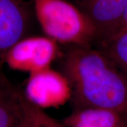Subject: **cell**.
<instances>
[{
    "label": "cell",
    "instance_id": "1",
    "mask_svg": "<svg viewBox=\"0 0 127 127\" xmlns=\"http://www.w3.org/2000/svg\"><path fill=\"white\" fill-rule=\"evenodd\" d=\"M60 68L71 89L73 110L97 108L127 114V76L100 48L69 46Z\"/></svg>",
    "mask_w": 127,
    "mask_h": 127
},
{
    "label": "cell",
    "instance_id": "2",
    "mask_svg": "<svg viewBox=\"0 0 127 127\" xmlns=\"http://www.w3.org/2000/svg\"><path fill=\"white\" fill-rule=\"evenodd\" d=\"M37 19L52 40L68 46H94L97 32L81 9L65 0H33Z\"/></svg>",
    "mask_w": 127,
    "mask_h": 127
},
{
    "label": "cell",
    "instance_id": "3",
    "mask_svg": "<svg viewBox=\"0 0 127 127\" xmlns=\"http://www.w3.org/2000/svg\"><path fill=\"white\" fill-rule=\"evenodd\" d=\"M55 41L50 38L26 37L2 57L11 68L37 72L45 69L55 55Z\"/></svg>",
    "mask_w": 127,
    "mask_h": 127
},
{
    "label": "cell",
    "instance_id": "4",
    "mask_svg": "<svg viewBox=\"0 0 127 127\" xmlns=\"http://www.w3.org/2000/svg\"><path fill=\"white\" fill-rule=\"evenodd\" d=\"M31 21L25 0H0V59L26 38Z\"/></svg>",
    "mask_w": 127,
    "mask_h": 127
},
{
    "label": "cell",
    "instance_id": "5",
    "mask_svg": "<svg viewBox=\"0 0 127 127\" xmlns=\"http://www.w3.org/2000/svg\"><path fill=\"white\" fill-rule=\"evenodd\" d=\"M80 4V9L96 28L98 37L96 45L108 40L122 31L127 0H81Z\"/></svg>",
    "mask_w": 127,
    "mask_h": 127
},
{
    "label": "cell",
    "instance_id": "6",
    "mask_svg": "<svg viewBox=\"0 0 127 127\" xmlns=\"http://www.w3.org/2000/svg\"><path fill=\"white\" fill-rule=\"evenodd\" d=\"M62 124L65 127H127V114L105 109H75Z\"/></svg>",
    "mask_w": 127,
    "mask_h": 127
},
{
    "label": "cell",
    "instance_id": "7",
    "mask_svg": "<svg viewBox=\"0 0 127 127\" xmlns=\"http://www.w3.org/2000/svg\"><path fill=\"white\" fill-rule=\"evenodd\" d=\"M3 63L0 59V127H16L21 91L7 78L3 70Z\"/></svg>",
    "mask_w": 127,
    "mask_h": 127
},
{
    "label": "cell",
    "instance_id": "8",
    "mask_svg": "<svg viewBox=\"0 0 127 127\" xmlns=\"http://www.w3.org/2000/svg\"><path fill=\"white\" fill-rule=\"evenodd\" d=\"M18 124L21 127H65L29 100L23 91L20 96Z\"/></svg>",
    "mask_w": 127,
    "mask_h": 127
},
{
    "label": "cell",
    "instance_id": "9",
    "mask_svg": "<svg viewBox=\"0 0 127 127\" xmlns=\"http://www.w3.org/2000/svg\"><path fill=\"white\" fill-rule=\"evenodd\" d=\"M96 46L108 55L127 76V30L121 31Z\"/></svg>",
    "mask_w": 127,
    "mask_h": 127
},
{
    "label": "cell",
    "instance_id": "10",
    "mask_svg": "<svg viewBox=\"0 0 127 127\" xmlns=\"http://www.w3.org/2000/svg\"><path fill=\"white\" fill-rule=\"evenodd\" d=\"M122 30H127V8L125 11V13L124 14V17H123L122 31Z\"/></svg>",
    "mask_w": 127,
    "mask_h": 127
},
{
    "label": "cell",
    "instance_id": "11",
    "mask_svg": "<svg viewBox=\"0 0 127 127\" xmlns=\"http://www.w3.org/2000/svg\"><path fill=\"white\" fill-rule=\"evenodd\" d=\"M16 127H21V126H20V124L18 123V124H17V126H16Z\"/></svg>",
    "mask_w": 127,
    "mask_h": 127
},
{
    "label": "cell",
    "instance_id": "12",
    "mask_svg": "<svg viewBox=\"0 0 127 127\" xmlns=\"http://www.w3.org/2000/svg\"></svg>",
    "mask_w": 127,
    "mask_h": 127
}]
</instances>
